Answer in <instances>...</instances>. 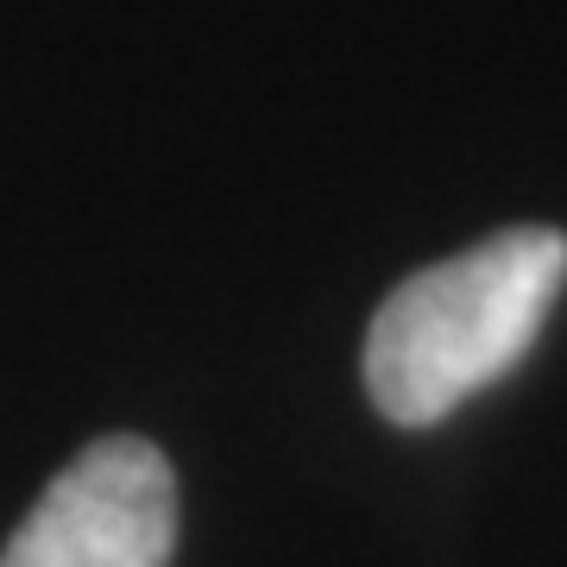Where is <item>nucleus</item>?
<instances>
[{
    "label": "nucleus",
    "mask_w": 567,
    "mask_h": 567,
    "mask_svg": "<svg viewBox=\"0 0 567 567\" xmlns=\"http://www.w3.org/2000/svg\"><path fill=\"white\" fill-rule=\"evenodd\" d=\"M567 284V234L505 227L404 278L365 334V391L398 429H429L498 385Z\"/></svg>",
    "instance_id": "obj_1"
},
{
    "label": "nucleus",
    "mask_w": 567,
    "mask_h": 567,
    "mask_svg": "<svg viewBox=\"0 0 567 567\" xmlns=\"http://www.w3.org/2000/svg\"><path fill=\"white\" fill-rule=\"evenodd\" d=\"M177 473L140 435L89 442L0 548V567H171Z\"/></svg>",
    "instance_id": "obj_2"
}]
</instances>
